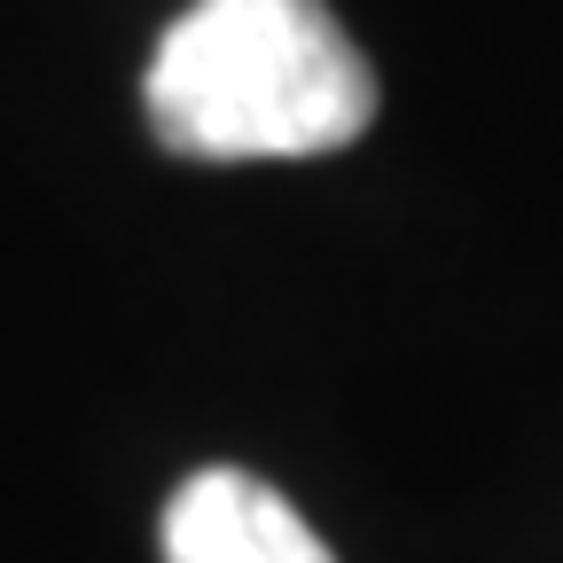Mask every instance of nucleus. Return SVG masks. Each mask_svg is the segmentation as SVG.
I'll use <instances>...</instances> for the list:
<instances>
[{
	"label": "nucleus",
	"mask_w": 563,
	"mask_h": 563,
	"mask_svg": "<svg viewBox=\"0 0 563 563\" xmlns=\"http://www.w3.org/2000/svg\"><path fill=\"white\" fill-rule=\"evenodd\" d=\"M141 110L196 165L329 157L376 125V70L321 0H196L165 24Z\"/></svg>",
	"instance_id": "nucleus-1"
},
{
	"label": "nucleus",
	"mask_w": 563,
	"mask_h": 563,
	"mask_svg": "<svg viewBox=\"0 0 563 563\" xmlns=\"http://www.w3.org/2000/svg\"><path fill=\"white\" fill-rule=\"evenodd\" d=\"M165 563H336V555L266 477L196 470L165 501Z\"/></svg>",
	"instance_id": "nucleus-2"
}]
</instances>
